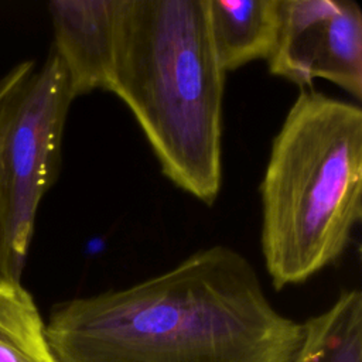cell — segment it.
<instances>
[{
	"label": "cell",
	"mask_w": 362,
	"mask_h": 362,
	"mask_svg": "<svg viewBox=\"0 0 362 362\" xmlns=\"http://www.w3.org/2000/svg\"><path fill=\"white\" fill-rule=\"evenodd\" d=\"M208 25L225 72L270 57L279 33L280 0H206Z\"/></svg>",
	"instance_id": "52a82bcc"
},
{
	"label": "cell",
	"mask_w": 362,
	"mask_h": 362,
	"mask_svg": "<svg viewBox=\"0 0 362 362\" xmlns=\"http://www.w3.org/2000/svg\"><path fill=\"white\" fill-rule=\"evenodd\" d=\"M74 95L59 57L0 79V274L21 283L40 204L58 178Z\"/></svg>",
	"instance_id": "277c9868"
},
{
	"label": "cell",
	"mask_w": 362,
	"mask_h": 362,
	"mask_svg": "<svg viewBox=\"0 0 362 362\" xmlns=\"http://www.w3.org/2000/svg\"><path fill=\"white\" fill-rule=\"evenodd\" d=\"M262 255L276 290L337 263L362 218V109L300 89L260 182Z\"/></svg>",
	"instance_id": "3957f363"
},
{
	"label": "cell",
	"mask_w": 362,
	"mask_h": 362,
	"mask_svg": "<svg viewBox=\"0 0 362 362\" xmlns=\"http://www.w3.org/2000/svg\"><path fill=\"white\" fill-rule=\"evenodd\" d=\"M269 72L311 86L325 79L362 98V11L352 0H280Z\"/></svg>",
	"instance_id": "5b68a950"
},
{
	"label": "cell",
	"mask_w": 362,
	"mask_h": 362,
	"mask_svg": "<svg viewBox=\"0 0 362 362\" xmlns=\"http://www.w3.org/2000/svg\"><path fill=\"white\" fill-rule=\"evenodd\" d=\"M301 341L288 362H362V293L344 290L324 313L301 324Z\"/></svg>",
	"instance_id": "ba28073f"
},
{
	"label": "cell",
	"mask_w": 362,
	"mask_h": 362,
	"mask_svg": "<svg viewBox=\"0 0 362 362\" xmlns=\"http://www.w3.org/2000/svg\"><path fill=\"white\" fill-rule=\"evenodd\" d=\"M0 362H57L45 322L21 283L0 274Z\"/></svg>",
	"instance_id": "9c48e42d"
},
{
	"label": "cell",
	"mask_w": 362,
	"mask_h": 362,
	"mask_svg": "<svg viewBox=\"0 0 362 362\" xmlns=\"http://www.w3.org/2000/svg\"><path fill=\"white\" fill-rule=\"evenodd\" d=\"M119 0H54L48 3L52 51L68 75L74 98L107 90L115 61Z\"/></svg>",
	"instance_id": "8992f818"
},
{
	"label": "cell",
	"mask_w": 362,
	"mask_h": 362,
	"mask_svg": "<svg viewBox=\"0 0 362 362\" xmlns=\"http://www.w3.org/2000/svg\"><path fill=\"white\" fill-rule=\"evenodd\" d=\"M45 335L57 362H288L303 327L273 307L242 253L215 245L54 305Z\"/></svg>",
	"instance_id": "6da1fadb"
},
{
	"label": "cell",
	"mask_w": 362,
	"mask_h": 362,
	"mask_svg": "<svg viewBox=\"0 0 362 362\" xmlns=\"http://www.w3.org/2000/svg\"><path fill=\"white\" fill-rule=\"evenodd\" d=\"M225 75L206 0H119L107 92L129 107L161 173L206 205L222 185Z\"/></svg>",
	"instance_id": "7a4b0ae2"
}]
</instances>
